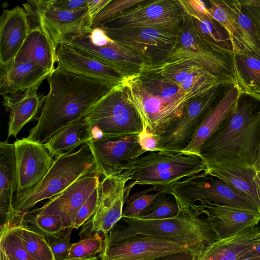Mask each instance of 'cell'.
Wrapping results in <instances>:
<instances>
[{
  "label": "cell",
  "mask_w": 260,
  "mask_h": 260,
  "mask_svg": "<svg viewBox=\"0 0 260 260\" xmlns=\"http://www.w3.org/2000/svg\"><path fill=\"white\" fill-rule=\"evenodd\" d=\"M129 180V170L120 174L103 178L100 184L98 207L92 216L83 225L79 234L81 239L95 234L105 236L121 220L124 204L132 188L126 186Z\"/></svg>",
  "instance_id": "4fadbf2b"
},
{
  "label": "cell",
  "mask_w": 260,
  "mask_h": 260,
  "mask_svg": "<svg viewBox=\"0 0 260 260\" xmlns=\"http://www.w3.org/2000/svg\"><path fill=\"white\" fill-rule=\"evenodd\" d=\"M209 3L210 6L208 8V11L228 32L235 54H249L238 24L231 0H210Z\"/></svg>",
  "instance_id": "e575fe53"
},
{
  "label": "cell",
  "mask_w": 260,
  "mask_h": 260,
  "mask_svg": "<svg viewBox=\"0 0 260 260\" xmlns=\"http://www.w3.org/2000/svg\"><path fill=\"white\" fill-rule=\"evenodd\" d=\"M0 93L24 91L40 85L51 72L32 62H12L1 68Z\"/></svg>",
  "instance_id": "83f0119b"
},
{
  "label": "cell",
  "mask_w": 260,
  "mask_h": 260,
  "mask_svg": "<svg viewBox=\"0 0 260 260\" xmlns=\"http://www.w3.org/2000/svg\"><path fill=\"white\" fill-rule=\"evenodd\" d=\"M40 85L24 91L3 95V104L10 113L8 137H16L23 127L39 113L46 98V96L38 94Z\"/></svg>",
  "instance_id": "4316f807"
},
{
  "label": "cell",
  "mask_w": 260,
  "mask_h": 260,
  "mask_svg": "<svg viewBox=\"0 0 260 260\" xmlns=\"http://www.w3.org/2000/svg\"><path fill=\"white\" fill-rule=\"evenodd\" d=\"M179 209L175 217L165 219L122 217L123 223L115 225L104 236V246L138 235L151 236L187 246L197 258L207 246L218 239L205 218H201L188 207H179Z\"/></svg>",
  "instance_id": "3957f363"
},
{
  "label": "cell",
  "mask_w": 260,
  "mask_h": 260,
  "mask_svg": "<svg viewBox=\"0 0 260 260\" xmlns=\"http://www.w3.org/2000/svg\"><path fill=\"white\" fill-rule=\"evenodd\" d=\"M63 260H101V259L99 256V255H95V256H93L83 258H77V259L65 258Z\"/></svg>",
  "instance_id": "816d5d0a"
},
{
  "label": "cell",
  "mask_w": 260,
  "mask_h": 260,
  "mask_svg": "<svg viewBox=\"0 0 260 260\" xmlns=\"http://www.w3.org/2000/svg\"><path fill=\"white\" fill-rule=\"evenodd\" d=\"M199 204L188 207L199 216L205 214L218 240L228 238L247 228L256 226L260 221L258 211L242 209L201 200Z\"/></svg>",
  "instance_id": "ffe728a7"
},
{
  "label": "cell",
  "mask_w": 260,
  "mask_h": 260,
  "mask_svg": "<svg viewBox=\"0 0 260 260\" xmlns=\"http://www.w3.org/2000/svg\"><path fill=\"white\" fill-rule=\"evenodd\" d=\"M156 260H196V257L190 252H184L172 254Z\"/></svg>",
  "instance_id": "c3c4849f"
},
{
  "label": "cell",
  "mask_w": 260,
  "mask_h": 260,
  "mask_svg": "<svg viewBox=\"0 0 260 260\" xmlns=\"http://www.w3.org/2000/svg\"><path fill=\"white\" fill-rule=\"evenodd\" d=\"M104 29L114 41L134 49L149 59L153 66L167 59L176 48L180 35L149 27Z\"/></svg>",
  "instance_id": "2e32d148"
},
{
  "label": "cell",
  "mask_w": 260,
  "mask_h": 260,
  "mask_svg": "<svg viewBox=\"0 0 260 260\" xmlns=\"http://www.w3.org/2000/svg\"><path fill=\"white\" fill-rule=\"evenodd\" d=\"M24 214L17 213L7 222L13 228L25 250L37 260H55L48 241L44 236L26 225Z\"/></svg>",
  "instance_id": "d6a6232c"
},
{
  "label": "cell",
  "mask_w": 260,
  "mask_h": 260,
  "mask_svg": "<svg viewBox=\"0 0 260 260\" xmlns=\"http://www.w3.org/2000/svg\"><path fill=\"white\" fill-rule=\"evenodd\" d=\"M184 252L196 256L189 247L175 241L138 235L104 246L99 256L101 260H156Z\"/></svg>",
  "instance_id": "ac0fdd59"
},
{
  "label": "cell",
  "mask_w": 260,
  "mask_h": 260,
  "mask_svg": "<svg viewBox=\"0 0 260 260\" xmlns=\"http://www.w3.org/2000/svg\"><path fill=\"white\" fill-rule=\"evenodd\" d=\"M180 211L179 207L174 199L160 192L155 198L149 212L138 218L146 220L165 219L175 217Z\"/></svg>",
  "instance_id": "ab89813d"
},
{
  "label": "cell",
  "mask_w": 260,
  "mask_h": 260,
  "mask_svg": "<svg viewBox=\"0 0 260 260\" xmlns=\"http://www.w3.org/2000/svg\"><path fill=\"white\" fill-rule=\"evenodd\" d=\"M47 79L49 92L38 122L27 137L43 144L67 125L84 116L113 88L58 67Z\"/></svg>",
  "instance_id": "6da1fadb"
},
{
  "label": "cell",
  "mask_w": 260,
  "mask_h": 260,
  "mask_svg": "<svg viewBox=\"0 0 260 260\" xmlns=\"http://www.w3.org/2000/svg\"><path fill=\"white\" fill-rule=\"evenodd\" d=\"M104 237L95 234L72 243L67 258H83L100 254L104 248Z\"/></svg>",
  "instance_id": "f35d334b"
},
{
  "label": "cell",
  "mask_w": 260,
  "mask_h": 260,
  "mask_svg": "<svg viewBox=\"0 0 260 260\" xmlns=\"http://www.w3.org/2000/svg\"><path fill=\"white\" fill-rule=\"evenodd\" d=\"M184 13L200 39L214 51L235 56L231 37L227 30L208 12L204 2L179 0Z\"/></svg>",
  "instance_id": "603a6c76"
},
{
  "label": "cell",
  "mask_w": 260,
  "mask_h": 260,
  "mask_svg": "<svg viewBox=\"0 0 260 260\" xmlns=\"http://www.w3.org/2000/svg\"><path fill=\"white\" fill-rule=\"evenodd\" d=\"M72 228L67 229L59 238L49 242L55 260L67 258L71 246L70 238Z\"/></svg>",
  "instance_id": "7bdbcfd3"
},
{
  "label": "cell",
  "mask_w": 260,
  "mask_h": 260,
  "mask_svg": "<svg viewBox=\"0 0 260 260\" xmlns=\"http://www.w3.org/2000/svg\"><path fill=\"white\" fill-rule=\"evenodd\" d=\"M0 260H10L5 252L0 249Z\"/></svg>",
  "instance_id": "db71d44e"
},
{
  "label": "cell",
  "mask_w": 260,
  "mask_h": 260,
  "mask_svg": "<svg viewBox=\"0 0 260 260\" xmlns=\"http://www.w3.org/2000/svg\"><path fill=\"white\" fill-rule=\"evenodd\" d=\"M260 241V227L243 230L207 246L196 260H240L253 251Z\"/></svg>",
  "instance_id": "d4e9b609"
},
{
  "label": "cell",
  "mask_w": 260,
  "mask_h": 260,
  "mask_svg": "<svg viewBox=\"0 0 260 260\" xmlns=\"http://www.w3.org/2000/svg\"><path fill=\"white\" fill-rule=\"evenodd\" d=\"M252 256H260V241L255 246L254 250L249 253L246 257Z\"/></svg>",
  "instance_id": "f907efd6"
},
{
  "label": "cell",
  "mask_w": 260,
  "mask_h": 260,
  "mask_svg": "<svg viewBox=\"0 0 260 260\" xmlns=\"http://www.w3.org/2000/svg\"><path fill=\"white\" fill-rule=\"evenodd\" d=\"M184 16L179 0H144L98 26L104 29L149 27L180 34Z\"/></svg>",
  "instance_id": "ba28073f"
},
{
  "label": "cell",
  "mask_w": 260,
  "mask_h": 260,
  "mask_svg": "<svg viewBox=\"0 0 260 260\" xmlns=\"http://www.w3.org/2000/svg\"><path fill=\"white\" fill-rule=\"evenodd\" d=\"M28 15L17 6L3 11L0 22V64L6 67L14 59L30 29Z\"/></svg>",
  "instance_id": "cb8c5ba5"
},
{
  "label": "cell",
  "mask_w": 260,
  "mask_h": 260,
  "mask_svg": "<svg viewBox=\"0 0 260 260\" xmlns=\"http://www.w3.org/2000/svg\"><path fill=\"white\" fill-rule=\"evenodd\" d=\"M57 49L39 26L31 28L19 52L12 62H32L52 72L57 62Z\"/></svg>",
  "instance_id": "f1b7e54d"
},
{
  "label": "cell",
  "mask_w": 260,
  "mask_h": 260,
  "mask_svg": "<svg viewBox=\"0 0 260 260\" xmlns=\"http://www.w3.org/2000/svg\"><path fill=\"white\" fill-rule=\"evenodd\" d=\"M84 116L67 125L44 143L52 157L71 153L92 139Z\"/></svg>",
  "instance_id": "1f68e13d"
},
{
  "label": "cell",
  "mask_w": 260,
  "mask_h": 260,
  "mask_svg": "<svg viewBox=\"0 0 260 260\" xmlns=\"http://www.w3.org/2000/svg\"><path fill=\"white\" fill-rule=\"evenodd\" d=\"M234 56L217 52L202 42L184 13L178 43L166 60L179 58L192 59L224 83L238 85Z\"/></svg>",
  "instance_id": "7c38bea8"
},
{
  "label": "cell",
  "mask_w": 260,
  "mask_h": 260,
  "mask_svg": "<svg viewBox=\"0 0 260 260\" xmlns=\"http://www.w3.org/2000/svg\"><path fill=\"white\" fill-rule=\"evenodd\" d=\"M100 176L97 171L84 175L42 207L34 211L58 217L66 230L72 228L79 208L99 185Z\"/></svg>",
  "instance_id": "44dd1931"
},
{
  "label": "cell",
  "mask_w": 260,
  "mask_h": 260,
  "mask_svg": "<svg viewBox=\"0 0 260 260\" xmlns=\"http://www.w3.org/2000/svg\"><path fill=\"white\" fill-rule=\"evenodd\" d=\"M111 0H87V9L91 22L94 17L100 12Z\"/></svg>",
  "instance_id": "7dc6e473"
},
{
  "label": "cell",
  "mask_w": 260,
  "mask_h": 260,
  "mask_svg": "<svg viewBox=\"0 0 260 260\" xmlns=\"http://www.w3.org/2000/svg\"><path fill=\"white\" fill-rule=\"evenodd\" d=\"M54 8L68 11L87 8V0H51Z\"/></svg>",
  "instance_id": "bcb514c9"
},
{
  "label": "cell",
  "mask_w": 260,
  "mask_h": 260,
  "mask_svg": "<svg viewBox=\"0 0 260 260\" xmlns=\"http://www.w3.org/2000/svg\"><path fill=\"white\" fill-rule=\"evenodd\" d=\"M254 180L260 188V171L255 170Z\"/></svg>",
  "instance_id": "f5cc1de1"
},
{
  "label": "cell",
  "mask_w": 260,
  "mask_h": 260,
  "mask_svg": "<svg viewBox=\"0 0 260 260\" xmlns=\"http://www.w3.org/2000/svg\"><path fill=\"white\" fill-rule=\"evenodd\" d=\"M93 138L139 135L142 120L122 84L110 90L84 116Z\"/></svg>",
  "instance_id": "5b68a950"
},
{
  "label": "cell",
  "mask_w": 260,
  "mask_h": 260,
  "mask_svg": "<svg viewBox=\"0 0 260 260\" xmlns=\"http://www.w3.org/2000/svg\"><path fill=\"white\" fill-rule=\"evenodd\" d=\"M22 6L28 17L44 30L56 48L91 27L87 8L60 10L52 6L51 0L28 1Z\"/></svg>",
  "instance_id": "30bf717a"
},
{
  "label": "cell",
  "mask_w": 260,
  "mask_h": 260,
  "mask_svg": "<svg viewBox=\"0 0 260 260\" xmlns=\"http://www.w3.org/2000/svg\"><path fill=\"white\" fill-rule=\"evenodd\" d=\"M238 85L242 93L260 101V58L247 53L234 56Z\"/></svg>",
  "instance_id": "836d02e7"
},
{
  "label": "cell",
  "mask_w": 260,
  "mask_h": 260,
  "mask_svg": "<svg viewBox=\"0 0 260 260\" xmlns=\"http://www.w3.org/2000/svg\"><path fill=\"white\" fill-rule=\"evenodd\" d=\"M156 188V187L152 186L135 192L128 198L125 207L123 209L122 217L137 218L147 214L154 199L160 193L157 191L155 193H150L152 191H155Z\"/></svg>",
  "instance_id": "74e56055"
},
{
  "label": "cell",
  "mask_w": 260,
  "mask_h": 260,
  "mask_svg": "<svg viewBox=\"0 0 260 260\" xmlns=\"http://www.w3.org/2000/svg\"><path fill=\"white\" fill-rule=\"evenodd\" d=\"M16 189L13 204L22 199L43 179L54 159L44 144L29 138L14 142Z\"/></svg>",
  "instance_id": "9a60e30c"
},
{
  "label": "cell",
  "mask_w": 260,
  "mask_h": 260,
  "mask_svg": "<svg viewBox=\"0 0 260 260\" xmlns=\"http://www.w3.org/2000/svg\"><path fill=\"white\" fill-rule=\"evenodd\" d=\"M231 86L233 85L221 84L205 94L191 99L181 118L173 121L159 135L157 152L181 153L190 141L205 116Z\"/></svg>",
  "instance_id": "8fae6325"
},
{
  "label": "cell",
  "mask_w": 260,
  "mask_h": 260,
  "mask_svg": "<svg viewBox=\"0 0 260 260\" xmlns=\"http://www.w3.org/2000/svg\"><path fill=\"white\" fill-rule=\"evenodd\" d=\"M204 172L244 195L256 206L260 213V188L254 180L255 170L253 167L214 165L207 166Z\"/></svg>",
  "instance_id": "4dcf8cb0"
},
{
  "label": "cell",
  "mask_w": 260,
  "mask_h": 260,
  "mask_svg": "<svg viewBox=\"0 0 260 260\" xmlns=\"http://www.w3.org/2000/svg\"><path fill=\"white\" fill-rule=\"evenodd\" d=\"M240 260H260V256H248Z\"/></svg>",
  "instance_id": "11a10c76"
},
{
  "label": "cell",
  "mask_w": 260,
  "mask_h": 260,
  "mask_svg": "<svg viewBox=\"0 0 260 260\" xmlns=\"http://www.w3.org/2000/svg\"><path fill=\"white\" fill-rule=\"evenodd\" d=\"M244 12L250 18L253 27L256 41L260 47V7L250 4L248 0H239Z\"/></svg>",
  "instance_id": "ee69618b"
},
{
  "label": "cell",
  "mask_w": 260,
  "mask_h": 260,
  "mask_svg": "<svg viewBox=\"0 0 260 260\" xmlns=\"http://www.w3.org/2000/svg\"><path fill=\"white\" fill-rule=\"evenodd\" d=\"M99 196L100 184L79 208L72 225L73 229H78L92 216L98 207Z\"/></svg>",
  "instance_id": "b9f144b4"
},
{
  "label": "cell",
  "mask_w": 260,
  "mask_h": 260,
  "mask_svg": "<svg viewBox=\"0 0 260 260\" xmlns=\"http://www.w3.org/2000/svg\"><path fill=\"white\" fill-rule=\"evenodd\" d=\"M65 44L110 65L125 76L140 75L153 66L151 60L144 55L112 40L106 44L96 46L83 32Z\"/></svg>",
  "instance_id": "e0dca14e"
},
{
  "label": "cell",
  "mask_w": 260,
  "mask_h": 260,
  "mask_svg": "<svg viewBox=\"0 0 260 260\" xmlns=\"http://www.w3.org/2000/svg\"><path fill=\"white\" fill-rule=\"evenodd\" d=\"M23 219L28 228L44 236L48 242L60 238L66 230L60 219L53 215L32 211L24 213Z\"/></svg>",
  "instance_id": "d590c367"
},
{
  "label": "cell",
  "mask_w": 260,
  "mask_h": 260,
  "mask_svg": "<svg viewBox=\"0 0 260 260\" xmlns=\"http://www.w3.org/2000/svg\"><path fill=\"white\" fill-rule=\"evenodd\" d=\"M0 249L10 260H37L25 250L9 222L1 226Z\"/></svg>",
  "instance_id": "8d00e7d4"
},
{
  "label": "cell",
  "mask_w": 260,
  "mask_h": 260,
  "mask_svg": "<svg viewBox=\"0 0 260 260\" xmlns=\"http://www.w3.org/2000/svg\"><path fill=\"white\" fill-rule=\"evenodd\" d=\"M253 167L255 170L260 171V141L258 147L256 160Z\"/></svg>",
  "instance_id": "681fc988"
},
{
  "label": "cell",
  "mask_w": 260,
  "mask_h": 260,
  "mask_svg": "<svg viewBox=\"0 0 260 260\" xmlns=\"http://www.w3.org/2000/svg\"><path fill=\"white\" fill-rule=\"evenodd\" d=\"M157 191L172 196L179 207H189L201 200H206L258 211L256 206L244 195L205 172L158 188L155 191Z\"/></svg>",
  "instance_id": "52a82bcc"
},
{
  "label": "cell",
  "mask_w": 260,
  "mask_h": 260,
  "mask_svg": "<svg viewBox=\"0 0 260 260\" xmlns=\"http://www.w3.org/2000/svg\"><path fill=\"white\" fill-rule=\"evenodd\" d=\"M260 141V101L241 93L236 105L201 148L206 166L252 167Z\"/></svg>",
  "instance_id": "7a4b0ae2"
},
{
  "label": "cell",
  "mask_w": 260,
  "mask_h": 260,
  "mask_svg": "<svg viewBox=\"0 0 260 260\" xmlns=\"http://www.w3.org/2000/svg\"><path fill=\"white\" fill-rule=\"evenodd\" d=\"M97 172L104 177L120 174L131 169L147 152L138 141V135L93 138L87 142Z\"/></svg>",
  "instance_id": "5bb4252c"
},
{
  "label": "cell",
  "mask_w": 260,
  "mask_h": 260,
  "mask_svg": "<svg viewBox=\"0 0 260 260\" xmlns=\"http://www.w3.org/2000/svg\"><path fill=\"white\" fill-rule=\"evenodd\" d=\"M138 75L125 76L122 85L128 100L139 114L143 129L161 135L173 121L181 118L187 104L169 100L145 90Z\"/></svg>",
  "instance_id": "9c48e42d"
},
{
  "label": "cell",
  "mask_w": 260,
  "mask_h": 260,
  "mask_svg": "<svg viewBox=\"0 0 260 260\" xmlns=\"http://www.w3.org/2000/svg\"><path fill=\"white\" fill-rule=\"evenodd\" d=\"M159 140V135L153 134L145 129H143L138 135L139 144L147 152H157Z\"/></svg>",
  "instance_id": "f6af8a7d"
},
{
  "label": "cell",
  "mask_w": 260,
  "mask_h": 260,
  "mask_svg": "<svg viewBox=\"0 0 260 260\" xmlns=\"http://www.w3.org/2000/svg\"><path fill=\"white\" fill-rule=\"evenodd\" d=\"M148 71L160 74L175 83L192 98L226 84L190 58L168 59Z\"/></svg>",
  "instance_id": "d6986e66"
},
{
  "label": "cell",
  "mask_w": 260,
  "mask_h": 260,
  "mask_svg": "<svg viewBox=\"0 0 260 260\" xmlns=\"http://www.w3.org/2000/svg\"><path fill=\"white\" fill-rule=\"evenodd\" d=\"M16 189V162L14 144L0 142V213L6 223L17 213L14 207Z\"/></svg>",
  "instance_id": "f546056e"
},
{
  "label": "cell",
  "mask_w": 260,
  "mask_h": 260,
  "mask_svg": "<svg viewBox=\"0 0 260 260\" xmlns=\"http://www.w3.org/2000/svg\"><path fill=\"white\" fill-rule=\"evenodd\" d=\"M241 93L238 85L231 86L228 89L223 97L205 116L187 146L181 151L182 154L201 157V147L235 107Z\"/></svg>",
  "instance_id": "484cf974"
},
{
  "label": "cell",
  "mask_w": 260,
  "mask_h": 260,
  "mask_svg": "<svg viewBox=\"0 0 260 260\" xmlns=\"http://www.w3.org/2000/svg\"><path fill=\"white\" fill-rule=\"evenodd\" d=\"M206 164L197 155L181 153L148 152L139 157L129 170L132 186L149 185L157 188L166 186L204 172Z\"/></svg>",
  "instance_id": "8992f818"
},
{
  "label": "cell",
  "mask_w": 260,
  "mask_h": 260,
  "mask_svg": "<svg viewBox=\"0 0 260 260\" xmlns=\"http://www.w3.org/2000/svg\"><path fill=\"white\" fill-rule=\"evenodd\" d=\"M94 171H97L94 159L86 143L76 151L55 157L43 179L13 204L14 209L17 213H27L38 203L53 198L81 177Z\"/></svg>",
  "instance_id": "277c9868"
},
{
  "label": "cell",
  "mask_w": 260,
  "mask_h": 260,
  "mask_svg": "<svg viewBox=\"0 0 260 260\" xmlns=\"http://www.w3.org/2000/svg\"><path fill=\"white\" fill-rule=\"evenodd\" d=\"M144 1L111 0L92 19L91 27L98 26L101 23L117 16Z\"/></svg>",
  "instance_id": "60d3db41"
},
{
  "label": "cell",
  "mask_w": 260,
  "mask_h": 260,
  "mask_svg": "<svg viewBox=\"0 0 260 260\" xmlns=\"http://www.w3.org/2000/svg\"><path fill=\"white\" fill-rule=\"evenodd\" d=\"M58 67L72 74L101 82L109 87L120 85L125 77L115 68L67 44L57 49Z\"/></svg>",
  "instance_id": "7402d4cb"
}]
</instances>
